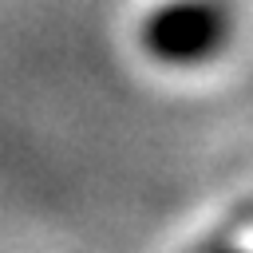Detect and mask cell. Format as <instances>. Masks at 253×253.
I'll return each mask as SVG.
<instances>
[{"label":"cell","mask_w":253,"mask_h":253,"mask_svg":"<svg viewBox=\"0 0 253 253\" xmlns=\"http://www.w3.org/2000/svg\"><path fill=\"white\" fill-rule=\"evenodd\" d=\"M202 253H249V249H241V245H210Z\"/></svg>","instance_id":"obj_2"},{"label":"cell","mask_w":253,"mask_h":253,"mask_svg":"<svg viewBox=\"0 0 253 253\" xmlns=\"http://www.w3.org/2000/svg\"><path fill=\"white\" fill-rule=\"evenodd\" d=\"M237 16L229 0H158L138 20V47L166 71H198L225 55Z\"/></svg>","instance_id":"obj_1"}]
</instances>
